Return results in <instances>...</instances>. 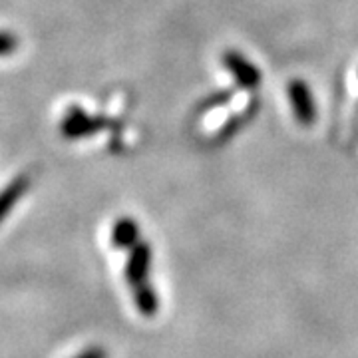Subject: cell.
Returning a JSON list of instances; mask_svg holds the SVG:
<instances>
[{"label":"cell","mask_w":358,"mask_h":358,"mask_svg":"<svg viewBox=\"0 0 358 358\" xmlns=\"http://www.w3.org/2000/svg\"><path fill=\"white\" fill-rule=\"evenodd\" d=\"M150 265H152V249L148 243H140L131 247L129 253L128 265H126V279L131 287L143 285L150 273Z\"/></svg>","instance_id":"cell-1"},{"label":"cell","mask_w":358,"mask_h":358,"mask_svg":"<svg viewBox=\"0 0 358 358\" xmlns=\"http://www.w3.org/2000/svg\"><path fill=\"white\" fill-rule=\"evenodd\" d=\"M289 94H291V103H293L294 115L299 117V122L310 124L315 120V102H313V96H310L307 84L293 82L289 86Z\"/></svg>","instance_id":"cell-2"},{"label":"cell","mask_w":358,"mask_h":358,"mask_svg":"<svg viewBox=\"0 0 358 358\" xmlns=\"http://www.w3.org/2000/svg\"><path fill=\"white\" fill-rule=\"evenodd\" d=\"M103 122L102 120H96V117H88L82 110H72L70 115L66 117V122L62 124V134L68 136V138H84V136H90L98 129H102Z\"/></svg>","instance_id":"cell-3"},{"label":"cell","mask_w":358,"mask_h":358,"mask_svg":"<svg viewBox=\"0 0 358 358\" xmlns=\"http://www.w3.org/2000/svg\"><path fill=\"white\" fill-rule=\"evenodd\" d=\"M225 62H227V68L235 74V78H237L243 86H247V88H255V86H259V80H261L259 70H257L255 66L249 64L241 54L227 52V54H225Z\"/></svg>","instance_id":"cell-4"},{"label":"cell","mask_w":358,"mask_h":358,"mask_svg":"<svg viewBox=\"0 0 358 358\" xmlns=\"http://www.w3.org/2000/svg\"><path fill=\"white\" fill-rule=\"evenodd\" d=\"M138 241V225L136 221L129 217L117 219V223L114 225L112 231V243L117 249H129L134 247Z\"/></svg>","instance_id":"cell-5"},{"label":"cell","mask_w":358,"mask_h":358,"mask_svg":"<svg viewBox=\"0 0 358 358\" xmlns=\"http://www.w3.org/2000/svg\"><path fill=\"white\" fill-rule=\"evenodd\" d=\"M26 189H28V178L20 176L14 179L8 187H4V192H0V221L10 213L14 203L24 195Z\"/></svg>","instance_id":"cell-6"},{"label":"cell","mask_w":358,"mask_h":358,"mask_svg":"<svg viewBox=\"0 0 358 358\" xmlns=\"http://www.w3.org/2000/svg\"><path fill=\"white\" fill-rule=\"evenodd\" d=\"M134 289H136V293H134L136 307H138V310H140L141 315H148V317L155 315L157 308H159V301H157V294L154 293V289H150L148 282L138 285V287H134Z\"/></svg>","instance_id":"cell-7"},{"label":"cell","mask_w":358,"mask_h":358,"mask_svg":"<svg viewBox=\"0 0 358 358\" xmlns=\"http://www.w3.org/2000/svg\"><path fill=\"white\" fill-rule=\"evenodd\" d=\"M18 46V38L13 34H6V32H0V56H6V54H13Z\"/></svg>","instance_id":"cell-8"},{"label":"cell","mask_w":358,"mask_h":358,"mask_svg":"<svg viewBox=\"0 0 358 358\" xmlns=\"http://www.w3.org/2000/svg\"><path fill=\"white\" fill-rule=\"evenodd\" d=\"M76 358H106V352H103L102 348H88L86 352H82Z\"/></svg>","instance_id":"cell-9"}]
</instances>
